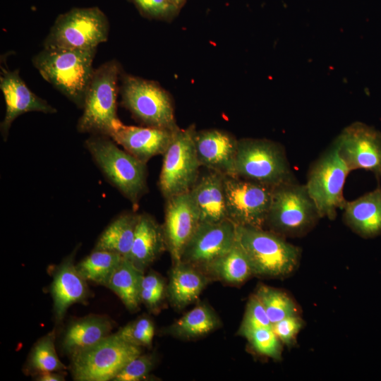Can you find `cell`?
<instances>
[{
  "label": "cell",
  "instance_id": "35",
  "mask_svg": "<svg viewBox=\"0 0 381 381\" xmlns=\"http://www.w3.org/2000/svg\"><path fill=\"white\" fill-rule=\"evenodd\" d=\"M155 356L140 354L129 361L112 381H140L145 380L155 368Z\"/></svg>",
  "mask_w": 381,
  "mask_h": 381
},
{
  "label": "cell",
  "instance_id": "32",
  "mask_svg": "<svg viewBox=\"0 0 381 381\" xmlns=\"http://www.w3.org/2000/svg\"><path fill=\"white\" fill-rule=\"evenodd\" d=\"M258 353L276 361L282 358V345L272 327L260 328L243 334Z\"/></svg>",
  "mask_w": 381,
  "mask_h": 381
},
{
  "label": "cell",
  "instance_id": "10",
  "mask_svg": "<svg viewBox=\"0 0 381 381\" xmlns=\"http://www.w3.org/2000/svg\"><path fill=\"white\" fill-rule=\"evenodd\" d=\"M194 126L178 128L163 154L159 186L163 196H172L189 192L199 178V162L194 137Z\"/></svg>",
  "mask_w": 381,
  "mask_h": 381
},
{
  "label": "cell",
  "instance_id": "13",
  "mask_svg": "<svg viewBox=\"0 0 381 381\" xmlns=\"http://www.w3.org/2000/svg\"><path fill=\"white\" fill-rule=\"evenodd\" d=\"M350 171L363 169L381 179V132L362 122L345 127L333 141Z\"/></svg>",
  "mask_w": 381,
  "mask_h": 381
},
{
  "label": "cell",
  "instance_id": "34",
  "mask_svg": "<svg viewBox=\"0 0 381 381\" xmlns=\"http://www.w3.org/2000/svg\"><path fill=\"white\" fill-rule=\"evenodd\" d=\"M266 327H272V324L262 303L253 294L248 301L238 334L243 336L244 333L250 330Z\"/></svg>",
  "mask_w": 381,
  "mask_h": 381
},
{
  "label": "cell",
  "instance_id": "15",
  "mask_svg": "<svg viewBox=\"0 0 381 381\" xmlns=\"http://www.w3.org/2000/svg\"><path fill=\"white\" fill-rule=\"evenodd\" d=\"M200 223L190 191L167 199L162 229L172 265L181 262L183 250Z\"/></svg>",
  "mask_w": 381,
  "mask_h": 381
},
{
  "label": "cell",
  "instance_id": "27",
  "mask_svg": "<svg viewBox=\"0 0 381 381\" xmlns=\"http://www.w3.org/2000/svg\"><path fill=\"white\" fill-rule=\"evenodd\" d=\"M138 214L126 213L116 217L99 236L94 250L114 252L127 258L133 245Z\"/></svg>",
  "mask_w": 381,
  "mask_h": 381
},
{
  "label": "cell",
  "instance_id": "25",
  "mask_svg": "<svg viewBox=\"0 0 381 381\" xmlns=\"http://www.w3.org/2000/svg\"><path fill=\"white\" fill-rule=\"evenodd\" d=\"M221 326V320L211 306L201 303L165 328L164 333L190 340L203 337Z\"/></svg>",
  "mask_w": 381,
  "mask_h": 381
},
{
  "label": "cell",
  "instance_id": "37",
  "mask_svg": "<svg viewBox=\"0 0 381 381\" xmlns=\"http://www.w3.org/2000/svg\"><path fill=\"white\" fill-rule=\"evenodd\" d=\"M303 325L298 315L286 317L272 325V329L282 344L291 346Z\"/></svg>",
  "mask_w": 381,
  "mask_h": 381
},
{
  "label": "cell",
  "instance_id": "7",
  "mask_svg": "<svg viewBox=\"0 0 381 381\" xmlns=\"http://www.w3.org/2000/svg\"><path fill=\"white\" fill-rule=\"evenodd\" d=\"M143 348L124 340L117 333L109 334L95 344L71 356L74 380L109 381Z\"/></svg>",
  "mask_w": 381,
  "mask_h": 381
},
{
  "label": "cell",
  "instance_id": "11",
  "mask_svg": "<svg viewBox=\"0 0 381 381\" xmlns=\"http://www.w3.org/2000/svg\"><path fill=\"white\" fill-rule=\"evenodd\" d=\"M121 94L123 107L147 126L169 130L179 128L170 96L156 82L125 75Z\"/></svg>",
  "mask_w": 381,
  "mask_h": 381
},
{
  "label": "cell",
  "instance_id": "4",
  "mask_svg": "<svg viewBox=\"0 0 381 381\" xmlns=\"http://www.w3.org/2000/svg\"><path fill=\"white\" fill-rule=\"evenodd\" d=\"M85 145L107 179L133 205H137L147 190L146 164L120 149L107 136L92 135Z\"/></svg>",
  "mask_w": 381,
  "mask_h": 381
},
{
  "label": "cell",
  "instance_id": "9",
  "mask_svg": "<svg viewBox=\"0 0 381 381\" xmlns=\"http://www.w3.org/2000/svg\"><path fill=\"white\" fill-rule=\"evenodd\" d=\"M109 31V20L98 7L73 8L56 18L43 47L97 49L107 40Z\"/></svg>",
  "mask_w": 381,
  "mask_h": 381
},
{
  "label": "cell",
  "instance_id": "5",
  "mask_svg": "<svg viewBox=\"0 0 381 381\" xmlns=\"http://www.w3.org/2000/svg\"><path fill=\"white\" fill-rule=\"evenodd\" d=\"M235 175L272 188L297 181L283 146L260 138L238 140Z\"/></svg>",
  "mask_w": 381,
  "mask_h": 381
},
{
  "label": "cell",
  "instance_id": "18",
  "mask_svg": "<svg viewBox=\"0 0 381 381\" xmlns=\"http://www.w3.org/2000/svg\"><path fill=\"white\" fill-rule=\"evenodd\" d=\"M176 129L126 126L121 123L110 138L146 164L154 156L164 153Z\"/></svg>",
  "mask_w": 381,
  "mask_h": 381
},
{
  "label": "cell",
  "instance_id": "22",
  "mask_svg": "<svg viewBox=\"0 0 381 381\" xmlns=\"http://www.w3.org/2000/svg\"><path fill=\"white\" fill-rule=\"evenodd\" d=\"M224 178V175L210 171L199 177L190 190L200 222H219L228 219Z\"/></svg>",
  "mask_w": 381,
  "mask_h": 381
},
{
  "label": "cell",
  "instance_id": "12",
  "mask_svg": "<svg viewBox=\"0 0 381 381\" xmlns=\"http://www.w3.org/2000/svg\"><path fill=\"white\" fill-rule=\"evenodd\" d=\"M228 219L237 226L264 229L272 188L238 176H224Z\"/></svg>",
  "mask_w": 381,
  "mask_h": 381
},
{
  "label": "cell",
  "instance_id": "17",
  "mask_svg": "<svg viewBox=\"0 0 381 381\" xmlns=\"http://www.w3.org/2000/svg\"><path fill=\"white\" fill-rule=\"evenodd\" d=\"M195 146L200 166L224 176H236L238 140L219 129L196 131Z\"/></svg>",
  "mask_w": 381,
  "mask_h": 381
},
{
  "label": "cell",
  "instance_id": "33",
  "mask_svg": "<svg viewBox=\"0 0 381 381\" xmlns=\"http://www.w3.org/2000/svg\"><path fill=\"white\" fill-rule=\"evenodd\" d=\"M124 340L140 347H150L155 334L152 321L141 317L128 323L116 332Z\"/></svg>",
  "mask_w": 381,
  "mask_h": 381
},
{
  "label": "cell",
  "instance_id": "30",
  "mask_svg": "<svg viewBox=\"0 0 381 381\" xmlns=\"http://www.w3.org/2000/svg\"><path fill=\"white\" fill-rule=\"evenodd\" d=\"M54 340L55 332L52 331L39 339L32 347L27 367L34 374L66 369L56 353Z\"/></svg>",
  "mask_w": 381,
  "mask_h": 381
},
{
  "label": "cell",
  "instance_id": "38",
  "mask_svg": "<svg viewBox=\"0 0 381 381\" xmlns=\"http://www.w3.org/2000/svg\"><path fill=\"white\" fill-rule=\"evenodd\" d=\"M59 372H45L37 374L36 380L38 381H63L64 377Z\"/></svg>",
  "mask_w": 381,
  "mask_h": 381
},
{
  "label": "cell",
  "instance_id": "19",
  "mask_svg": "<svg viewBox=\"0 0 381 381\" xmlns=\"http://www.w3.org/2000/svg\"><path fill=\"white\" fill-rule=\"evenodd\" d=\"M74 256L75 251L56 267L50 287L54 318L59 323L71 305L83 302L88 295L87 281L78 272Z\"/></svg>",
  "mask_w": 381,
  "mask_h": 381
},
{
  "label": "cell",
  "instance_id": "8",
  "mask_svg": "<svg viewBox=\"0 0 381 381\" xmlns=\"http://www.w3.org/2000/svg\"><path fill=\"white\" fill-rule=\"evenodd\" d=\"M350 172L334 142L311 164L306 186L321 218L333 220L337 210L344 207V188Z\"/></svg>",
  "mask_w": 381,
  "mask_h": 381
},
{
  "label": "cell",
  "instance_id": "1",
  "mask_svg": "<svg viewBox=\"0 0 381 381\" xmlns=\"http://www.w3.org/2000/svg\"><path fill=\"white\" fill-rule=\"evenodd\" d=\"M97 49L44 47L32 59L42 77L77 107L83 108L95 69Z\"/></svg>",
  "mask_w": 381,
  "mask_h": 381
},
{
  "label": "cell",
  "instance_id": "31",
  "mask_svg": "<svg viewBox=\"0 0 381 381\" xmlns=\"http://www.w3.org/2000/svg\"><path fill=\"white\" fill-rule=\"evenodd\" d=\"M255 295L262 303L272 325L286 317L298 315L294 300L279 289L260 285Z\"/></svg>",
  "mask_w": 381,
  "mask_h": 381
},
{
  "label": "cell",
  "instance_id": "2",
  "mask_svg": "<svg viewBox=\"0 0 381 381\" xmlns=\"http://www.w3.org/2000/svg\"><path fill=\"white\" fill-rule=\"evenodd\" d=\"M236 238L254 276L282 278L291 274L298 265L300 248L272 231L236 225Z\"/></svg>",
  "mask_w": 381,
  "mask_h": 381
},
{
  "label": "cell",
  "instance_id": "16",
  "mask_svg": "<svg viewBox=\"0 0 381 381\" xmlns=\"http://www.w3.org/2000/svg\"><path fill=\"white\" fill-rule=\"evenodd\" d=\"M0 89L6 104V113L0 125L1 135L6 140L14 120L30 111L54 114L56 109L36 95L27 86L18 70H9L1 65Z\"/></svg>",
  "mask_w": 381,
  "mask_h": 381
},
{
  "label": "cell",
  "instance_id": "21",
  "mask_svg": "<svg viewBox=\"0 0 381 381\" xmlns=\"http://www.w3.org/2000/svg\"><path fill=\"white\" fill-rule=\"evenodd\" d=\"M343 220L356 234L373 238L381 234V188L378 186L358 198L346 201Z\"/></svg>",
  "mask_w": 381,
  "mask_h": 381
},
{
  "label": "cell",
  "instance_id": "28",
  "mask_svg": "<svg viewBox=\"0 0 381 381\" xmlns=\"http://www.w3.org/2000/svg\"><path fill=\"white\" fill-rule=\"evenodd\" d=\"M210 277L229 284H240L253 275L248 259L236 241L226 253L207 265L203 270Z\"/></svg>",
  "mask_w": 381,
  "mask_h": 381
},
{
  "label": "cell",
  "instance_id": "26",
  "mask_svg": "<svg viewBox=\"0 0 381 381\" xmlns=\"http://www.w3.org/2000/svg\"><path fill=\"white\" fill-rule=\"evenodd\" d=\"M144 272L123 258L113 272L106 287L116 294L131 312L139 309L141 283Z\"/></svg>",
  "mask_w": 381,
  "mask_h": 381
},
{
  "label": "cell",
  "instance_id": "20",
  "mask_svg": "<svg viewBox=\"0 0 381 381\" xmlns=\"http://www.w3.org/2000/svg\"><path fill=\"white\" fill-rule=\"evenodd\" d=\"M211 281L202 270L180 262L172 265L166 294L171 306L181 310L198 298Z\"/></svg>",
  "mask_w": 381,
  "mask_h": 381
},
{
  "label": "cell",
  "instance_id": "24",
  "mask_svg": "<svg viewBox=\"0 0 381 381\" xmlns=\"http://www.w3.org/2000/svg\"><path fill=\"white\" fill-rule=\"evenodd\" d=\"M112 324L102 315H89L72 322L61 341L63 351L73 354L90 347L110 334Z\"/></svg>",
  "mask_w": 381,
  "mask_h": 381
},
{
  "label": "cell",
  "instance_id": "6",
  "mask_svg": "<svg viewBox=\"0 0 381 381\" xmlns=\"http://www.w3.org/2000/svg\"><path fill=\"white\" fill-rule=\"evenodd\" d=\"M321 219L306 184L297 181L272 189L266 225L282 236L298 237L310 231Z\"/></svg>",
  "mask_w": 381,
  "mask_h": 381
},
{
  "label": "cell",
  "instance_id": "39",
  "mask_svg": "<svg viewBox=\"0 0 381 381\" xmlns=\"http://www.w3.org/2000/svg\"><path fill=\"white\" fill-rule=\"evenodd\" d=\"M171 2L179 9L182 8L186 0H171Z\"/></svg>",
  "mask_w": 381,
  "mask_h": 381
},
{
  "label": "cell",
  "instance_id": "36",
  "mask_svg": "<svg viewBox=\"0 0 381 381\" xmlns=\"http://www.w3.org/2000/svg\"><path fill=\"white\" fill-rule=\"evenodd\" d=\"M144 16L156 20H172L179 9L171 0H131Z\"/></svg>",
  "mask_w": 381,
  "mask_h": 381
},
{
  "label": "cell",
  "instance_id": "14",
  "mask_svg": "<svg viewBox=\"0 0 381 381\" xmlns=\"http://www.w3.org/2000/svg\"><path fill=\"white\" fill-rule=\"evenodd\" d=\"M236 224L229 219L200 222L186 246L181 261L203 269L235 245Z\"/></svg>",
  "mask_w": 381,
  "mask_h": 381
},
{
  "label": "cell",
  "instance_id": "23",
  "mask_svg": "<svg viewBox=\"0 0 381 381\" xmlns=\"http://www.w3.org/2000/svg\"><path fill=\"white\" fill-rule=\"evenodd\" d=\"M165 250L162 225L148 214H138L133 245L126 258L144 272Z\"/></svg>",
  "mask_w": 381,
  "mask_h": 381
},
{
  "label": "cell",
  "instance_id": "29",
  "mask_svg": "<svg viewBox=\"0 0 381 381\" xmlns=\"http://www.w3.org/2000/svg\"><path fill=\"white\" fill-rule=\"evenodd\" d=\"M123 259L122 255L114 252L94 250L76 265V268L86 281L106 286Z\"/></svg>",
  "mask_w": 381,
  "mask_h": 381
},
{
  "label": "cell",
  "instance_id": "3",
  "mask_svg": "<svg viewBox=\"0 0 381 381\" xmlns=\"http://www.w3.org/2000/svg\"><path fill=\"white\" fill-rule=\"evenodd\" d=\"M119 64L108 61L95 68L87 87L77 130L111 137L122 123L117 116Z\"/></svg>",
  "mask_w": 381,
  "mask_h": 381
}]
</instances>
